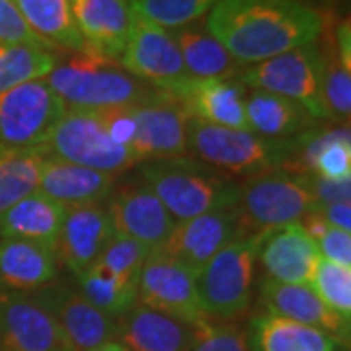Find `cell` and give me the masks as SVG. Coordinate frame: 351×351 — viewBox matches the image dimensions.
<instances>
[{
	"mask_svg": "<svg viewBox=\"0 0 351 351\" xmlns=\"http://www.w3.org/2000/svg\"><path fill=\"white\" fill-rule=\"evenodd\" d=\"M197 274L162 252H151L138 276L137 302L197 326L207 320L195 283Z\"/></svg>",
	"mask_w": 351,
	"mask_h": 351,
	"instance_id": "obj_11",
	"label": "cell"
},
{
	"mask_svg": "<svg viewBox=\"0 0 351 351\" xmlns=\"http://www.w3.org/2000/svg\"><path fill=\"white\" fill-rule=\"evenodd\" d=\"M115 341L125 351H191L195 326L137 302L115 318Z\"/></svg>",
	"mask_w": 351,
	"mask_h": 351,
	"instance_id": "obj_21",
	"label": "cell"
},
{
	"mask_svg": "<svg viewBox=\"0 0 351 351\" xmlns=\"http://www.w3.org/2000/svg\"><path fill=\"white\" fill-rule=\"evenodd\" d=\"M191 351H250L246 332L232 322L205 320L195 326Z\"/></svg>",
	"mask_w": 351,
	"mask_h": 351,
	"instance_id": "obj_37",
	"label": "cell"
},
{
	"mask_svg": "<svg viewBox=\"0 0 351 351\" xmlns=\"http://www.w3.org/2000/svg\"><path fill=\"white\" fill-rule=\"evenodd\" d=\"M239 237L240 221L237 205L176 223L168 240L156 252H162L197 274L217 252L223 250Z\"/></svg>",
	"mask_w": 351,
	"mask_h": 351,
	"instance_id": "obj_15",
	"label": "cell"
},
{
	"mask_svg": "<svg viewBox=\"0 0 351 351\" xmlns=\"http://www.w3.org/2000/svg\"><path fill=\"white\" fill-rule=\"evenodd\" d=\"M29 295L51 314L71 351H92L115 341V320L98 311L78 289L53 281Z\"/></svg>",
	"mask_w": 351,
	"mask_h": 351,
	"instance_id": "obj_12",
	"label": "cell"
},
{
	"mask_svg": "<svg viewBox=\"0 0 351 351\" xmlns=\"http://www.w3.org/2000/svg\"><path fill=\"white\" fill-rule=\"evenodd\" d=\"M244 115L248 131L263 138L285 141L314 131V119L299 104L265 90L246 88Z\"/></svg>",
	"mask_w": 351,
	"mask_h": 351,
	"instance_id": "obj_26",
	"label": "cell"
},
{
	"mask_svg": "<svg viewBox=\"0 0 351 351\" xmlns=\"http://www.w3.org/2000/svg\"><path fill=\"white\" fill-rule=\"evenodd\" d=\"M311 182H313V191L318 207L332 205V203H350L351 180L334 182V180H322V178L311 176Z\"/></svg>",
	"mask_w": 351,
	"mask_h": 351,
	"instance_id": "obj_40",
	"label": "cell"
},
{
	"mask_svg": "<svg viewBox=\"0 0 351 351\" xmlns=\"http://www.w3.org/2000/svg\"><path fill=\"white\" fill-rule=\"evenodd\" d=\"M0 351L71 350L51 314L29 293H2Z\"/></svg>",
	"mask_w": 351,
	"mask_h": 351,
	"instance_id": "obj_16",
	"label": "cell"
},
{
	"mask_svg": "<svg viewBox=\"0 0 351 351\" xmlns=\"http://www.w3.org/2000/svg\"><path fill=\"white\" fill-rule=\"evenodd\" d=\"M57 254L34 242L0 239V293H36L57 279Z\"/></svg>",
	"mask_w": 351,
	"mask_h": 351,
	"instance_id": "obj_24",
	"label": "cell"
},
{
	"mask_svg": "<svg viewBox=\"0 0 351 351\" xmlns=\"http://www.w3.org/2000/svg\"><path fill=\"white\" fill-rule=\"evenodd\" d=\"M76 29L92 55L119 61L125 49L131 8L127 0H69Z\"/></svg>",
	"mask_w": 351,
	"mask_h": 351,
	"instance_id": "obj_22",
	"label": "cell"
},
{
	"mask_svg": "<svg viewBox=\"0 0 351 351\" xmlns=\"http://www.w3.org/2000/svg\"><path fill=\"white\" fill-rule=\"evenodd\" d=\"M149 254L151 252L143 244L127 239L123 234L113 232L112 240L108 242L106 250L101 252L98 262L106 265L108 269H112L115 276H119L133 285H138V276H141V269L147 262Z\"/></svg>",
	"mask_w": 351,
	"mask_h": 351,
	"instance_id": "obj_36",
	"label": "cell"
},
{
	"mask_svg": "<svg viewBox=\"0 0 351 351\" xmlns=\"http://www.w3.org/2000/svg\"><path fill=\"white\" fill-rule=\"evenodd\" d=\"M59 61L53 49L34 45H0V94L47 78Z\"/></svg>",
	"mask_w": 351,
	"mask_h": 351,
	"instance_id": "obj_32",
	"label": "cell"
},
{
	"mask_svg": "<svg viewBox=\"0 0 351 351\" xmlns=\"http://www.w3.org/2000/svg\"><path fill=\"white\" fill-rule=\"evenodd\" d=\"M166 94L193 119L248 131L244 115L246 86L239 78H188Z\"/></svg>",
	"mask_w": 351,
	"mask_h": 351,
	"instance_id": "obj_17",
	"label": "cell"
},
{
	"mask_svg": "<svg viewBox=\"0 0 351 351\" xmlns=\"http://www.w3.org/2000/svg\"><path fill=\"white\" fill-rule=\"evenodd\" d=\"M260 306L262 313L276 314L304 326H313L339 339L343 346L350 343V324L338 314L332 313L311 285H289L271 277L260 281Z\"/></svg>",
	"mask_w": 351,
	"mask_h": 351,
	"instance_id": "obj_20",
	"label": "cell"
},
{
	"mask_svg": "<svg viewBox=\"0 0 351 351\" xmlns=\"http://www.w3.org/2000/svg\"><path fill=\"white\" fill-rule=\"evenodd\" d=\"M316 207L311 174L277 168L250 176L240 184V237L301 223Z\"/></svg>",
	"mask_w": 351,
	"mask_h": 351,
	"instance_id": "obj_6",
	"label": "cell"
},
{
	"mask_svg": "<svg viewBox=\"0 0 351 351\" xmlns=\"http://www.w3.org/2000/svg\"><path fill=\"white\" fill-rule=\"evenodd\" d=\"M263 234L232 240L197 271L195 283L207 320L232 322L250 308L254 269Z\"/></svg>",
	"mask_w": 351,
	"mask_h": 351,
	"instance_id": "obj_7",
	"label": "cell"
},
{
	"mask_svg": "<svg viewBox=\"0 0 351 351\" xmlns=\"http://www.w3.org/2000/svg\"><path fill=\"white\" fill-rule=\"evenodd\" d=\"M55 94L76 110H115L156 100L162 90L127 73L115 61L92 53H75L45 78Z\"/></svg>",
	"mask_w": 351,
	"mask_h": 351,
	"instance_id": "obj_4",
	"label": "cell"
},
{
	"mask_svg": "<svg viewBox=\"0 0 351 351\" xmlns=\"http://www.w3.org/2000/svg\"><path fill=\"white\" fill-rule=\"evenodd\" d=\"M320 217L326 221V225L351 232V205L350 203H332V205H322L316 209Z\"/></svg>",
	"mask_w": 351,
	"mask_h": 351,
	"instance_id": "obj_41",
	"label": "cell"
},
{
	"mask_svg": "<svg viewBox=\"0 0 351 351\" xmlns=\"http://www.w3.org/2000/svg\"><path fill=\"white\" fill-rule=\"evenodd\" d=\"M133 137L135 121L131 106L115 110L66 108L51 133L45 151L64 162L117 176L138 166Z\"/></svg>",
	"mask_w": 351,
	"mask_h": 351,
	"instance_id": "obj_2",
	"label": "cell"
},
{
	"mask_svg": "<svg viewBox=\"0 0 351 351\" xmlns=\"http://www.w3.org/2000/svg\"><path fill=\"white\" fill-rule=\"evenodd\" d=\"M112 237L113 225L106 207H71L55 246L57 260L78 279L98 262Z\"/></svg>",
	"mask_w": 351,
	"mask_h": 351,
	"instance_id": "obj_19",
	"label": "cell"
},
{
	"mask_svg": "<svg viewBox=\"0 0 351 351\" xmlns=\"http://www.w3.org/2000/svg\"><path fill=\"white\" fill-rule=\"evenodd\" d=\"M0 295H2V293H0Z\"/></svg>",
	"mask_w": 351,
	"mask_h": 351,
	"instance_id": "obj_44",
	"label": "cell"
},
{
	"mask_svg": "<svg viewBox=\"0 0 351 351\" xmlns=\"http://www.w3.org/2000/svg\"><path fill=\"white\" fill-rule=\"evenodd\" d=\"M66 207L41 191H34L0 213V239L34 242L55 250Z\"/></svg>",
	"mask_w": 351,
	"mask_h": 351,
	"instance_id": "obj_25",
	"label": "cell"
},
{
	"mask_svg": "<svg viewBox=\"0 0 351 351\" xmlns=\"http://www.w3.org/2000/svg\"><path fill=\"white\" fill-rule=\"evenodd\" d=\"M301 137L274 141L263 138L252 131L209 125L199 119L189 117L188 152L197 160L209 164L228 176H250L285 168L291 158L301 149Z\"/></svg>",
	"mask_w": 351,
	"mask_h": 351,
	"instance_id": "obj_5",
	"label": "cell"
},
{
	"mask_svg": "<svg viewBox=\"0 0 351 351\" xmlns=\"http://www.w3.org/2000/svg\"><path fill=\"white\" fill-rule=\"evenodd\" d=\"M324 66V47H320L318 43H311L246 66L240 71L237 78L246 88L265 90L299 104L316 121H320L328 119L322 101Z\"/></svg>",
	"mask_w": 351,
	"mask_h": 351,
	"instance_id": "obj_8",
	"label": "cell"
},
{
	"mask_svg": "<svg viewBox=\"0 0 351 351\" xmlns=\"http://www.w3.org/2000/svg\"><path fill=\"white\" fill-rule=\"evenodd\" d=\"M135 121L133 152L138 164L180 158L188 152V112L166 92L156 100L131 106Z\"/></svg>",
	"mask_w": 351,
	"mask_h": 351,
	"instance_id": "obj_14",
	"label": "cell"
},
{
	"mask_svg": "<svg viewBox=\"0 0 351 351\" xmlns=\"http://www.w3.org/2000/svg\"><path fill=\"white\" fill-rule=\"evenodd\" d=\"M191 78H237L242 71L223 43L207 29L205 22H191L170 29Z\"/></svg>",
	"mask_w": 351,
	"mask_h": 351,
	"instance_id": "obj_28",
	"label": "cell"
},
{
	"mask_svg": "<svg viewBox=\"0 0 351 351\" xmlns=\"http://www.w3.org/2000/svg\"><path fill=\"white\" fill-rule=\"evenodd\" d=\"M106 203L113 232L135 240L149 252L160 250L176 225L160 199L141 178L115 186Z\"/></svg>",
	"mask_w": 351,
	"mask_h": 351,
	"instance_id": "obj_13",
	"label": "cell"
},
{
	"mask_svg": "<svg viewBox=\"0 0 351 351\" xmlns=\"http://www.w3.org/2000/svg\"><path fill=\"white\" fill-rule=\"evenodd\" d=\"M339 64L351 71V25L350 20H341L336 25V43L332 45Z\"/></svg>",
	"mask_w": 351,
	"mask_h": 351,
	"instance_id": "obj_42",
	"label": "cell"
},
{
	"mask_svg": "<svg viewBox=\"0 0 351 351\" xmlns=\"http://www.w3.org/2000/svg\"><path fill=\"white\" fill-rule=\"evenodd\" d=\"M258 262L267 277L289 285H311L320 254L301 223L269 228L263 234Z\"/></svg>",
	"mask_w": 351,
	"mask_h": 351,
	"instance_id": "obj_18",
	"label": "cell"
},
{
	"mask_svg": "<svg viewBox=\"0 0 351 351\" xmlns=\"http://www.w3.org/2000/svg\"><path fill=\"white\" fill-rule=\"evenodd\" d=\"M0 45H34L53 49L49 43L32 32L10 0H0Z\"/></svg>",
	"mask_w": 351,
	"mask_h": 351,
	"instance_id": "obj_38",
	"label": "cell"
},
{
	"mask_svg": "<svg viewBox=\"0 0 351 351\" xmlns=\"http://www.w3.org/2000/svg\"><path fill=\"white\" fill-rule=\"evenodd\" d=\"M78 291L98 311L115 320L137 304L138 285L121 279L112 269L96 262L88 271L78 277Z\"/></svg>",
	"mask_w": 351,
	"mask_h": 351,
	"instance_id": "obj_31",
	"label": "cell"
},
{
	"mask_svg": "<svg viewBox=\"0 0 351 351\" xmlns=\"http://www.w3.org/2000/svg\"><path fill=\"white\" fill-rule=\"evenodd\" d=\"M326 66L322 78V101L326 108L328 119L346 123L351 115V71L339 64L334 47L328 45Z\"/></svg>",
	"mask_w": 351,
	"mask_h": 351,
	"instance_id": "obj_35",
	"label": "cell"
},
{
	"mask_svg": "<svg viewBox=\"0 0 351 351\" xmlns=\"http://www.w3.org/2000/svg\"><path fill=\"white\" fill-rule=\"evenodd\" d=\"M205 25L246 69L316 43L324 18L301 0H221L207 14Z\"/></svg>",
	"mask_w": 351,
	"mask_h": 351,
	"instance_id": "obj_1",
	"label": "cell"
},
{
	"mask_svg": "<svg viewBox=\"0 0 351 351\" xmlns=\"http://www.w3.org/2000/svg\"><path fill=\"white\" fill-rule=\"evenodd\" d=\"M141 180L176 223L237 207L240 199V182L188 156L141 164Z\"/></svg>",
	"mask_w": 351,
	"mask_h": 351,
	"instance_id": "obj_3",
	"label": "cell"
},
{
	"mask_svg": "<svg viewBox=\"0 0 351 351\" xmlns=\"http://www.w3.org/2000/svg\"><path fill=\"white\" fill-rule=\"evenodd\" d=\"M311 287L316 291L320 301L343 322H351V267L326 262L320 258L316 265Z\"/></svg>",
	"mask_w": 351,
	"mask_h": 351,
	"instance_id": "obj_34",
	"label": "cell"
},
{
	"mask_svg": "<svg viewBox=\"0 0 351 351\" xmlns=\"http://www.w3.org/2000/svg\"><path fill=\"white\" fill-rule=\"evenodd\" d=\"M32 32L53 49L90 53L76 29L69 0H10Z\"/></svg>",
	"mask_w": 351,
	"mask_h": 351,
	"instance_id": "obj_29",
	"label": "cell"
},
{
	"mask_svg": "<svg viewBox=\"0 0 351 351\" xmlns=\"http://www.w3.org/2000/svg\"><path fill=\"white\" fill-rule=\"evenodd\" d=\"M314 242L322 260L351 267V232L328 225Z\"/></svg>",
	"mask_w": 351,
	"mask_h": 351,
	"instance_id": "obj_39",
	"label": "cell"
},
{
	"mask_svg": "<svg viewBox=\"0 0 351 351\" xmlns=\"http://www.w3.org/2000/svg\"><path fill=\"white\" fill-rule=\"evenodd\" d=\"M246 338L250 351H346L348 348L318 328L262 311L250 318Z\"/></svg>",
	"mask_w": 351,
	"mask_h": 351,
	"instance_id": "obj_27",
	"label": "cell"
},
{
	"mask_svg": "<svg viewBox=\"0 0 351 351\" xmlns=\"http://www.w3.org/2000/svg\"><path fill=\"white\" fill-rule=\"evenodd\" d=\"M131 12L138 14L166 29L197 22L213 10L221 0H127Z\"/></svg>",
	"mask_w": 351,
	"mask_h": 351,
	"instance_id": "obj_33",
	"label": "cell"
},
{
	"mask_svg": "<svg viewBox=\"0 0 351 351\" xmlns=\"http://www.w3.org/2000/svg\"><path fill=\"white\" fill-rule=\"evenodd\" d=\"M49 158L45 147L2 149L0 147V213L38 191L43 164Z\"/></svg>",
	"mask_w": 351,
	"mask_h": 351,
	"instance_id": "obj_30",
	"label": "cell"
},
{
	"mask_svg": "<svg viewBox=\"0 0 351 351\" xmlns=\"http://www.w3.org/2000/svg\"><path fill=\"white\" fill-rule=\"evenodd\" d=\"M64 104L45 78L32 80L0 94V147L39 149L49 141Z\"/></svg>",
	"mask_w": 351,
	"mask_h": 351,
	"instance_id": "obj_9",
	"label": "cell"
},
{
	"mask_svg": "<svg viewBox=\"0 0 351 351\" xmlns=\"http://www.w3.org/2000/svg\"><path fill=\"white\" fill-rule=\"evenodd\" d=\"M117 63L127 73L162 92H170L191 78L172 32L135 12H131L129 38Z\"/></svg>",
	"mask_w": 351,
	"mask_h": 351,
	"instance_id": "obj_10",
	"label": "cell"
},
{
	"mask_svg": "<svg viewBox=\"0 0 351 351\" xmlns=\"http://www.w3.org/2000/svg\"><path fill=\"white\" fill-rule=\"evenodd\" d=\"M92 351H125L117 341H110V343H104L100 348H96V350Z\"/></svg>",
	"mask_w": 351,
	"mask_h": 351,
	"instance_id": "obj_43",
	"label": "cell"
},
{
	"mask_svg": "<svg viewBox=\"0 0 351 351\" xmlns=\"http://www.w3.org/2000/svg\"><path fill=\"white\" fill-rule=\"evenodd\" d=\"M115 180L117 176L49 156L39 176L38 191L64 205L66 209L101 205L112 195Z\"/></svg>",
	"mask_w": 351,
	"mask_h": 351,
	"instance_id": "obj_23",
	"label": "cell"
}]
</instances>
